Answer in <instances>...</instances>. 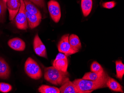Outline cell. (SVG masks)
I'll list each match as a JSON object with an SVG mask.
<instances>
[{
    "mask_svg": "<svg viewBox=\"0 0 124 93\" xmlns=\"http://www.w3.org/2000/svg\"><path fill=\"white\" fill-rule=\"evenodd\" d=\"M24 68L26 74L32 79L38 80L42 77V71L39 64L31 57L26 59Z\"/></svg>",
    "mask_w": 124,
    "mask_h": 93,
    "instance_id": "cell-3",
    "label": "cell"
},
{
    "mask_svg": "<svg viewBox=\"0 0 124 93\" xmlns=\"http://www.w3.org/2000/svg\"><path fill=\"white\" fill-rule=\"evenodd\" d=\"M31 2L36 5L40 8L43 9L45 11H46V6L45 0H30Z\"/></svg>",
    "mask_w": 124,
    "mask_h": 93,
    "instance_id": "cell-24",
    "label": "cell"
},
{
    "mask_svg": "<svg viewBox=\"0 0 124 93\" xmlns=\"http://www.w3.org/2000/svg\"><path fill=\"white\" fill-rule=\"evenodd\" d=\"M109 77L108 73L104 71L103 76L96 80L79 79H75L72 82L80 91H94L99 89L107 87V82Z\"/></svg>",
    "mask_w": 124,
    "mask_h": 93,
    "instance_id": "cell-1",
    "label": "cell"
},
{
    "mask_svg": "<svg viewBox=\"0 0 124 93\" xmlns=\"http://www.w3.org/2000/svg\"><path fill=\"white\" fill-rule=\"evenodd\" d=\"M53 66L62 72H67L68 61L67 56L62 53H59L53 62Z\"/></svg>",
    "mask_w": 124,
    "mask_h": 93,
    "instance_id": "cell-7",
    "label": "cell"
},
{
    "mask_svg": "<svg viewBox=\"0 0 124 93\" xmlns=\"http://www.w3.org/2000/svg\"><path fill=\"white\" fill-rule=\"evenodd\" d=\"M91 71L99 75H102L104 71L102 66L96 61L93 62L91 66Z\"/></svg>",
    "mask_w": 124,
    "mask_h": 93,
    "instance_id": "cell-21",
    "label": "cell"
},
{
    "mask_svg": "<svg viewBox=\"0 0 124 93\" xmlns=\"http://www.w3.org/2000/svg\"><path fill=\"white\" fill-rule=\"evenodd\" d=\"M69 42L72 50L77 52L81 48V43L77 35L74 34L70 35L69 37Z\"/></svg>",
    "mask_w": 124,
    "mask_h": 93,
    "instance_id": "cell-14",
    "label": "cell"
},
{
    "mask_svg": "<svg viewBox=\"0 0 124 93\" xmlns=\"http://www.w3.org/2000/svg\"><path fill=\"white\" fill-rule=\"evenodd\" d=\"M10 70L9 65L2 57H0V78L7 79L10 75Z\"/></svg>",
    "mask_w": 124,
    "mask_h": 93,
    "instance_id": "cell-13",
    "label": "cell"
},
{
    "mask_svg": "<svg viewBox=\"0 0 124 93\" xmlns=\"http://www.w3.org/2000/svg\"><path fill=\"white\" fill-rule=\"evenodd\" d=\"M8 45L10 48L16 51H23L25 49V42L18 37L10 39L8 42Z\"/></svg>",
    "mask_w": 124,
    "mask_h": 93,
    "instance_id": "cell-12",
    "label": "cell"
},
{
    "mask_svg": "<svg viewBox=\"0 0 124 93\" xmlns=\"http://www.w3.org/2000/svg\"><path fill=\"white\" fill-rule=\"evenodd\" d=\"M68 72H62L53 66L44 69V79L49 83L56 85H62L69 80Z\"/></svg>",
    "mask_w": 124,
    "mask_h": 93,
    "instance_id": "cell-2",
    "label": "cell"
},
{
    "mask_svg": "<svg viewBox=\"0 0 124 93\" xmlns=\"http://www.w3.org/2000/svg\"><path fill=\"white\" fill-rule=\"evenodd\" d=\"M33 46L34 50L37 55L46 59L48 58L46 46L38 34L35 35L34 38Z\"/></svg>",
    "mask_w": 124,
    "mask_h": 93,
    "instance_id": "cell-8",
    "label": "cell"
},
{
    "mask_svg": "<svg viewBox=\"0 0 124 93\" xmlns=\"http://www.w3.org/2000/svg\"><path fill=\"white\" fill-rule=\"evenodd\" d=\"M59 89L60 93H90L93 91H80L73 82L70 81V79L62 85Z\"/></svg>",
    "mask_w": 124,
    "mask_h": 93,
    "instance_id": "cell-10",
    "label": "cell"
},
{
    "mask_svg": "<svg viewBox=\"0 0 124 93\" xmlns=\"http://www.w3.org/2000/svg\"><path fill=\"white\" fill-rule=\"evenodd\" d=\"M25 5V9L27 11L31 12L42 18L40 11L35 5V4L31 2L30 0H23Z\"/></svg>",
    "mask_w": 124,
    "mask_h": 93,
    "instance_id": "cell-16",
    "label": "cell"
},
{
    "mask_svg": "<svg viewBox=\"0 0 124 93\" xmlns=\"http://www.w3.org/2000/svg\"><path fill=\"white\" fill-rule=\"evenodd\" d=\"M48 9L50 16L55 22L58 23L61 17L60 4L57 1L51 0L48 3Z\"/></svg>",
    "mask_w": 124,
    "mask_h": 93,
    "instance_id": "cell-6",
    "label": "cell"
},
{
    "mask_svg": "<svg viewBox=\"0 0 124 93\" xmlns=\"http://www.w3.org/2000/svg\"><path fill=\"white\" fill-rule=\"evenodd\" d=\"M12 86L7 83L0 82V92L3 93H8L12 89Z\"/></svg>",
    "mask_w": 124,
    "mask_h": 93,
    "instance_id": "cell-23",
    "label": "cell"
},
{
    "mask_svg": "<svg viewBox=\"0 0 124 93\" xmlns=\"http://www.w3.org/2000/svg\"><path fill=\"white\" fill-rule=\"evenodd\" d=\"M5 3H7V2L8 1V0H3Z\"/></svg>",
    "mask_w": 124,
    "mask_h": 93,
    "instance_id": "cell-26",
    "label": "cell"
},
{
    "mask_svg": "<svg viewBox=\"0 0 124 93\" xmlns=\"http://www.w3.org/2000/svg\"><path fill=\"white\" fill-rule=\"evenodd\" d=\"M104 73L102 75H99L93 72H88L84 74L82 79L89 80H96L100 78L103 76Z\"/></svg>",
    "mask_w": 124,
    "mask_h": 93,
    "instance_id": "cell-22",
    "label": "cell"
},
{
    "mask_svg": "<svg viewBox=\"0 0 124 93\" xmlns=\"http://www.w3.org/2000/svg\"><path fill=\"white\" fill-rule=\"evenodd\" d=\"M116 77L122 80L124 75V64L121 60L116 61Z\"/></svg>",
    "mask_w": 124,
    "mask_h": 93,
    "instance_id": "cell-19",
    "label": "cell"
},
{
    "mask_svg": "<svg viewBox=\"0 0 124 93\" xmlns=\"http://www.w3.org/2000/svg\"><path fill=\"white\" fill-rule=\"evenodd\" d=\"M116 5V3L115 1H112L104 3L102 4V6L104 8L108 9H111L115 7Z\"/></svg>",
    "mask_w": 124,
    "mask_h": 93,
    "instance_id": "cell-25",
    "label": "cell"
},
{
    "mask_svg": "<svg viewBox=\"0 0 124 93\" xmlns=\"http://www.w3.org/2000/svg\"><path fill=\"white\" fill-rule=\"evenodd\" d=\"M92 0H81V7L84 16H87L92 11Z\"/></svg>",
    "mask_w": 124,
    "mask_h": 93,
    "instance_id": "cell-17",
    "label": "cell"
},
{
    "mask_svg": "<svg viewBox=\"0 0 124 93\" xmlns=\"http://www.w3.org/2000/svg\"><path fill=\"white\" fill-rule=\"evenodd\" d=\"M7 9V3L3 0H0V22L3 23L5 21Z\"/></svg>",
    "mask_w": 124,
    "mask_h": 93,
    "instance_id": "cell-20",
    "label": "cell"
},
{
    "mask_svg": "<svg viewBox=\"0 0 124 93\" xmlns=\"http://www.w3.org/2000/svg\"><path fill=\"white\" fill-rule=\"evenodd\" d=\"M21 0H8L7 2V8L9 12L10 21H13L18 14L21 6Z\"/></svg>",
    "mask_w": 124,
    "mask_h": 93,
    "instance_id": "cell-9",
    "label": "cell"
},
{
    "mask_svg": "<svg viewBox=\"0 0 124 93\" xmlns=\"http://www.w3.org/2000/svg\"><path fill=\"white\" fill-rule=\"evenodd\" d=\"M25 14L28 25L31 29L35 28L40 24L42 18L34 14L28 12L26 10Z\"/></svg>",
    "mask_w": 124,
    "mask_h": 93,
    "instance_id": "cell-11",
    "label": "cell"
},
{
    "mask_svg": "<svg viewBox=\"0 0 124 93\" xmlns=\"http://www.w3.org/2000/svg\"><path fill=\"white\" fill-rule=\"evenodd\" d=\"M21 2L19 11L15 17V23L18 29L26 30L28 29V25L25 14V4L23 0H21Z\"/></svg>",
    "mask_w": 124,
    "mask_h": 93,
    "instance_id": "cell-4",
    "label": "cell"
},
{
    "mask_svg": "<svg viewBox=\"0 0 124 93\" xmlns=\"http://www.w3.org/2000/svg\"><path fill=\"white\" fill-rule=\"evenodd\" d=\"M107 86L112 91L116 92L124 93L122 87L113 78L109 76L108 82H107Z\"/></svg>",
    "mask_w": 124,
    "mask_h": 93,
    "instance_id": "cell-15",
    "label": "cell"
},
{
    "mask_svg": "<svg viewBox=\"0 0 124 93\" xmlns=\"http://www.w3.org/2000/svg\"><path fill=\"white\" fill-rule=\"evenodd\" d=\"M69 34L65 35L61 37L58 45L59 52L64 53L68 56L76 53V52L72 50L69 42Z\"/></svg>",
    "mask_w": 124,
    "mask_h": 93,
    "instance_id": "cell-5",
    "label": "cell"
},
{
    "mask_svg": "<svg viewBox=\"0 0 124 93\" xmlns=\"http://www.w3.org/2000/svg\"><path fill=\"white\" fill-rule=\"evenodd\" d=\"M39 92L41 93H60V89L53 86L42 85L38 89Z\"/></svg>",
    "mask_w": 124,
    "mask_h": 93,
    "instance_id": "cell-18",
    "label": "cell"
}]
</instances>
